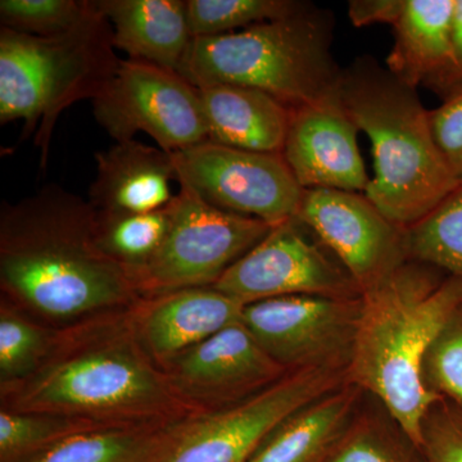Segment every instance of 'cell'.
Wrapping results in <instances>:
<instances>
[{
    "mask_svg": "<svg viewBox=\"0 0 462 462\" xmlns=\"http://www.w3.org/2000/svg\"><path fill=\"white\" fill-rule=\"evenodd\" d=\"M89 200L47 185L0 211V287L54 328L126 309L141 298L129 273L100 248Z\"/></svg>",
    "mask_w": 462,
    "mask_h": 462,
    "instance_id": "cell-1",
    "label": "cell"
},
{
    "mask_svg": "<svg viewBox=\"0 0 462 462\" xmlns=\"http://www.w3.org/2000/svg\"><path fill=\"white\" fill-rule=\"evenodd\" d=\"M2 409L69 416L107 428H160L194 412L145 351L132 306L56 328L27 378L0 388Z\"/></svg>",
    "mask_w": 462,
    "mask_h": 462,
    "instance_id": "cell-2",
    "label": "cell"
},
{
    "mask_svg": "<svg viewBox=\"0 0 462 462\" xmlns=\"http://www.w3.org/2000/svg\"><path fill=\"white\" fill-rule=\"evenodd\" d=\"M430 264L409 260L361 294L348 384L378 397L398 428L421 449L422 424L437 394L422 366L434 340L462 306V281H439Z\"/></svg>",
    "mask_w": 462,
    "mask_h": 462,
    "instance_id": "cell-3",
    "label": "cell"
},
{
    "mask_svg": "<svg viewBox=\"0 0 462 462\" xmlns=\"http://www.w3.org/2000/svg\"><path fill=\"white\" fill-rule=\"evenodd\" d=\"M339 98L372 143L374 176L365 196L398 226L419 223L460 180L437 147L418 89L365 56L342 69Z\"/></svg>",
    "mask_w": 462,
    "mask_h": 462,
    "instance_id": "cell-4",
    "label": "cell"
},
{
    "mask_svg": "<svg viewBox=\"0 0 462 462\" xmlns=\"http://www.w3.org/2000/svg\"><path fill=\"white\" fill-rule=\"evenodd\" d=\"M334 20L314 5L293 16L224 35L193 38L180 74L196 88H254L291 109L339 89L342 69L331 53Z\"/></svg>",
    "mask_w": 462,
    "mask_h": 462,
    "instance_id": "cell-5",
    "label": "cell"
},
{
    "mask_svg": "<svg viewBox=\"0 0 462 462\" xmlns=\"http://www.w3.org/2000/svg\"><path fill=\"white\" fill-rule=\"evenodd\" d=\"M346 380L345 370L327 367L289 372L239 402L190 412L158 428L135 462H248L291 413Z\"/></svg>",
    "mask_w": 462,
    "mask_h": 462,
    "instance_id": "cell-6",
    "label": "cell"
},
{
    "mask_svg": "<svg viewBox=\"0 0 462 462\" xmlns=\"http://www.w3.org/2000/svg\"><path fill=\"white\" fill-rule=\"evenodd\" d=\"M179 187L165 240L147 263L129 273L141 297L214 287L273 227L209 205L187 185Z\"/></svg>",
    "mask_w": 462,
    "mask_h": 462,
    "instance_id": "cell-7",
    "label": "cell"
},
{
    "mask_svg": "<svg viewBox=\"0 0 462 462\" xmlns=\"http://www.w3.org/2000/svg\"><path fill=\"white\" fill-rule=\"evenodd\" d=\"M94 116L117 142L143 132L169 153L208 141L199 88L178 71L121 60L111 83L93 100Z\"/></svg>",
    "mask_w": 462,
    "mask_h": 462,
    "instance_id": "cell-8",
    "label": "cell"
},
{
    "mask_svg": "<svg viewBox=\"0 0 462 462\" xmlns=\"http://www.w3.org/2000/svg\"><path fill=\"white\" fill-rule=\"evenodd\" d=\"M179 185L209 205L275 225L296 218L303 189L282 153L206 141L172 153Z\"/></svg>",
    "mask_w": 462,
    "mask_h": 462,
    "instance_id": "cell-9",
    "label": "cell"
},
{
    "mask_svg": "<svg viewBox=\"0 0 462 462\" xmlns=\"http://www.w3.org/2000/svg\"><path fill=\"white\" fill-rule=\"evenodd\" d=\"M361 296H287L245 306L242 322L288 372L346 369Z\"/></svg>",
    "mask_w": 462,
    "mask_h": 462,
    "instance_id": "cell-10",
    "label": "cell"
},
{
    "mask_svg": "<svg viewBox=\"0 0 462 462\" xmlns=\"http://www.w3.org/2000/svg\"><path fill=\"white\" fill-rule=\"evenodd\" d=\"M302 226L297 218L275 225L214 288L245 306L287 296L360 297L345 267L307 238Z\"/></svg>",
    "mask_w": 462,
    "mask_h": 462,
    "instance_id": "cell-11",
    "label": "cell"
},
{
    "mask_svg": "<svg viewBox=\"0 0 462 462\" xmlns=\"http://www.w3.org/2000/svg\"><path fill=\"white\" fill-rule=\"evenodd\" d=\"M296 218L336 254L361 293L409 261L406 229L392 223L365 194L305 189Z\"/></svg>",
    "mask_w": 462,
    "mask_h": 462,
    "instance_id": "cell-12",
    "label": "cell"
},
{
    "mask_svg": "<svg viewBox=\"0 0 462 462\" xmlns=\"http://www.w3.org/2000/svg\"><path fill=\"white\" fill-rule=\"evenodd\" d=\"M176 396L207 411L254 396L289 373L242 321L191 346L161 367Z\"/></svg>",
    "mask_w": 462,
    "mask_h": 462,
    "instance_id": "cell-13",
    "label": "cell"
},
{
    "mask_svg": "<svg viewBox=\"0 0 462 462\" xmlns=\"http://www.w3.org/2000/svg\"><path fill=\"white\" fill-rule=\"evenodd\" d=\"M357 129L337 93L291 109L282 156L303 189L361 193L370 179Z\"/></svg>",
    "mask_w": 462,
    "mask_h": 462,
    "instance_id": "cell-14",
    "label": "cell"
},
{
    "mask_svg": "<svg viewBox=\"0 0 462 462\" xmlns=\"http://www.w3.org/2000/svg\"><path fill=\"white\" fill-rule=\"evenodd\" d=\"M114 30L90 0L85 16L69 32L50 38L47 88L35 145L47 166L51 135L65 109L84 99H96L111 83L121 60L116 56Z\"/></svg>",
    "mask_w": 462,
    "mask_h": 462,
    "instance_id": "cell-15",
    "label": "cell"
},
{
    "mask_svg": "<svg viewBox=\"0 0 462 462\" xmlns=\"http://www.w3.org/2000/svg\"><path fill=\"white\" fill-rule=\"evenodd\" d=\"M245 305L214 287L141 297L132 306L134 327L161 367L191 346L242 321Z\"/></svg>",
    "mask_w": 462,
    "mask_h": 462,
    "instance_id": "cell-16",
    "label": "cell"
},
{
    "mask_svg": "<svg viewBox=\"0 0 462 462\" xmlns=\"http://www.w3.org/2000/svg\"><path fill=\"white\" fill-rule=\"evenodd\" d=\"M455 0H406L393 25L387 69L404 84L448 96L457 88L452 20Z\"/></svg>",
    "mask_w": 462,
    "mask_h": 462,
    "instance_id": "cell-17",
    "label": "cell"
},
{
    "mask_svg": "<svg viewBox=\"0 0 462 462\" xmlns=\"http://www.w3.org/2000/svg\"><path fill=\"white\" fill-rule=\"evenodd\" d=\"M89 202L97 211L144 214L171 205L178 193L172 153L141 142H117L96 154Z\"/></svg>",
    "mask_w": 462,
    "mask_h": 462,
    "instance_id": "cell-18",
    "label": "cell"
},
{
    "mask_svg": "<svg viewBox=\"0 0 462 462\" xmlns=\"http://www.w3.org/2000/svg\"><path fill=\"white\" fill-rule=\"evenodd\" d=\"M114 30L116 50L180 71L193 35L184 0H96Z\"/></svg>",
    "mask_w": 462,
    "mask_h": 462,
    "instance_id": "cell-19",
    "label": "cell"
},
{
    "mask_svg": "<svg viewBox=\"0 0 462 462\" xmlns=\"http://www.w3.org/2000/svg\"><path fill=\"white\" fill-rule=\"evenodd\" d=\"M208 141L227 147L282 153L291 109L270 94L240 85L199 88Z\"/></svg>",
    "mask_w": 462,
    "mask_h": 462,
    "instance_id": "cell-20",
    "label": "cell"
},
{
    "mask_svg": "<svg viewBox=\"0 0 462 462\" xmlns=\"http://www.w3.org/2000/svg\"><path fill=\"white\" fill-rule=\"evenodd\" d=\"M356 389L345 385L291 413L248 462H321L349 428Z\"/></svg>",
    "mask_w": 462,
    "mask_h": 462,
    "instance_id": "cell-21",
    "label": "cell"
},
{
    "mask_svg": "<svg viewBox=\"0 0 462 462\" xmlns=\"http://www.w3.org/2000/svg\"><path fill=\"white\" fill-rule=\"evenodd\" d=\"M50 38L0 27V123L23 120V138L42 121Z\"/></svg>",
    "mask_w": 462,
    "mask_h": 462,
    "instance_id": "cell-22",
    "label": "cell"
},
{
    "mask_svg": "<svg viewBox=\"0 0 462 462\" xmlns=\"http://www.w3.org/2000/svg\"><path fill=\"white\" fill-rule=\"evenodd\" d=\"M171 205L144 214L96 209L100 248L127 273L138 269L156 254L165 240L171 223Z\"/></svg>",
    "mask_w": 462,
    "mask_h": 462,
    "instance_id": "cell-23",
    "label": "cell"
},
{
    "mask_svg": "<svg viewBox=\"0 0 462 462\" xmlns=\"http://www.w3.org/2000/svg\"><path fill=\"white\" fill-rule=\"evenodd\" d=\"M406 248L409 260L462 281V180L430 214L407 227Z\"/></svg>",
    "mask_w": 462,
    "mask_h": 462,
    "instance_id": "cell-24",
    "label": "cell"
},
{
    "mask_svg": "<svg viewBox=\"0 0 462 462\" xmlns=\"http://www.w3.org/2000/svg\"><path fill=\"white\" fill-rule=\"evenodd\" d=\"M56 328L44 327L2 297L0 303V388L35 372L50 352Z\"/></svg>",
    "mask_w": 462,
    "mask_h": 462,
    "instance_id": "cell-25",
    "label": "cell"
},
{
    "mask_svg": "<svg viewBox=\"0 0 462 462\" xmlns=\"http://www.w3.org/2000/svg\"><path fill=\"white\" fill-rule=\"evenodd\" d=\"M102 425L44 412L0 409V462H26L60 440Z\"/></svg>",
    "mask_w": 462,
    "mask_h": 462,
    "instance_id": "cell-26",
    "label": "cell"
},
{
    "mask_svg": "<svg viewBox=\"0 0 462 462\" xmlns=\"http://www.w3.org/2000/svg\"><path fill=\"white\" fill-rule=\"evenodd\" d=\"M310 5L297 0H187L193 38L240 32L293 16Z\"/></svg>",
    "mask_w": 462,
    "mask_h": 462,
    "instance_id": "cell-27",
    "label": "cell"
},
{
    "mask_svg": "<svg viewBox=\"0 0 462 462\" xmlns=\"http://www.w3.org/2000/svg\"><path fill=\"white\" fill-rule=\"evenodd\" d=\"M156 430L158 428H98L80 431L26 462H135Z\"/></svg>",
    "mask_w": 462,
    "mask_h": 462,
    "instance_id": "cell-28",
    "label": "cell"
},
{
    "mask_svg": "<svg viewBox=\"0 0 462 462\" xmlns=\"http://www.w3.org/2000/svg\"><path fill=\"white\" fill-rule=\"evenodd\" d=\"M90 0H2L0 23L21 33L54 38L85 16Z\"/></svg>",
    "mask_w": 462,
    "mask_h": 462,
    "instance_id": "cell-29",
    "label": "cell"
},
{
    "mask_svg": "<svg viewBox=\"0 0 462 462\" xmlns=\"http://www.w3.org/2000/svg\"><path fill=\"white\" fill-rule=\"evenodd\" d=\"M458 311L428 351L422 375L430 392L445 393L462 407V319Z\"/></svg>",
    "mask_w": 462,
    "mask_h": 462,
    "instance_id": "cell-30",
    "label": "cell"
},
{
    "mask_svg": "<svg viewBox=\"0 0 462 462\" xmlns=\"http://www.w3.org/2000/svg\"><path fill=\"white\" fill-rule=\"evenodd\" d=\"M321 462H410L387 433L369 422L349 427Z\"/></svg>",
    "mask_w": 462,
    "mask_h": 462,
    "instance_id": "cell-31",
    "label": "cell"
},
{
    "mask_svg": "<svg viewBox=\"0 0 462 462\" xmlns=\"http://www.w3.org/2000/svg\"><path fill=\"white\" fill-rule=\"evenodd\" d=\"M431 133L440 154L458 180H462V85L430 111Z\"/></svg>",
    "mask_w": 462,
    "mask_h": 462,
    "instance_id": "cell-32",
    "label": "cell"
},
{
    "mask_svg": "<svg viewBox=\"0 0 462 462\" xmlns=\"http://www.w3.org/2000/svg\"><path fill=\"white\" fill-rule=\"evenodd\" d=\"M434 404L422 424L421 449L430 462H462V420L437 412Z\"/></svg>",
    "mask_w": 462,
    "mask_h": 462,
    "instance_id": "cell-33",
    "label": "cell"
},
{
    "mask_svg": "<svg viewBox=\"0 0 462 462\" xmlns=\"http://www.w3.org/2000/svg\"><path fill=\"white\" fill-rule=\"evenodd\" d=\"M406 0H351L348 16L352 25L364 27L374 23L393 26L402 14Z\"/></svg>",
    "mask_w": 462,
    "mask_h": 462,
    "instance_id": "cell-34",
    "label": "cell"
},
{
    "mask_svg": "<svg viewBox=\"0 0 462 462\" xmlns=\"http://www.w3.org/2000/svg\"><path fill=\"white\" fill-rule=\"evenodd\" d=\"M452 38H454L458 88L462 85V0H455L454 20H452Z\"/></svg>",
    "mask_w": 462,
    "mask_h": 462,
    "instance_id": "cell-35",
    "label": "cell"
}]
</instances>
